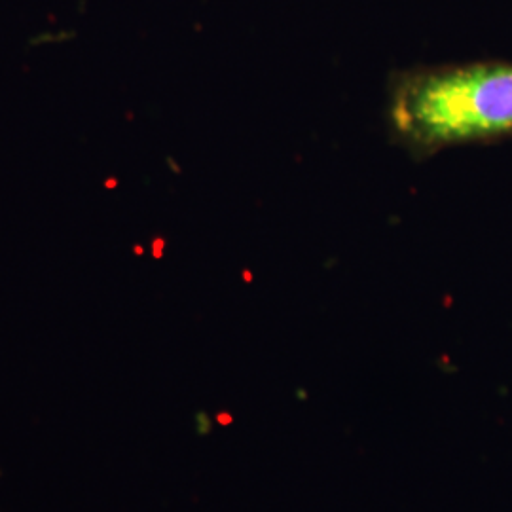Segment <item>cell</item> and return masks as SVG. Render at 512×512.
Wrapping results in <instances>:
<instances>
[{
  "instance_id": "7a4b0ae2",
  "label": "cell",
  "mask_w": 512,
  "mask_h": 512,
  "mask_svg": "<svg viewBox=\"0 0 512 512\" xmlns=\"http://www.w3.org/2000/svg\"><path fill=\"white\" fill-rule=\"evenodd\" d=\"M196 427H198V433L200 435H207L211 429H213V421L207 416V414H198L196 416Z\"/></svg>"
},
{
  "instance_id": "6da1fadb",
  "label": "cell",
  "mask_w": 512,
  "mask_h": 512,
  "mask_svg": "<svg viewBox=\"0 0 512 512\" xmlns=\"http://www.w3.org/2000/svg\"><path fill=\"white\" fill-rule=\"evenodd\" d=\"M389 141L414 160L512 139V61L395 71L385 86Z\"/></svg>"
}]
</instances>
